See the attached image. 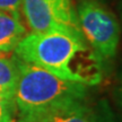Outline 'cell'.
Listing matches in <instances>:
<instances>
[{
    "label": "cell",
    "mask_w": 122,
    "mask_h": 122,
    "mask_svg": "<svg viewBox=\"0 0 122 122\" xmlns=\"http://www.w3.org/2000/svg\"><path fill=\"white\" fill-rule=\"evenodd\" d=\"M23 0H0V10L19 14Z\"/></svg>",
    "instance_id": "9c48e42d"
},
{
    "label": "cell",
    "mask_w": 122,
    "mask_h": 122,
    "mask_svg": "<svg viewBox=\"0 0 122 122\" xmlns=\"http://www.w3.org/2000/svg\"><path fill=\"white\" fill-rule=\"evenodd\" d=\"M14 53L19 60L65 80L87 87L102 80L103 60L79 32H30L19 42Z\"/></svg>",
    "instance_id": "6da1fadb"
},
{
    "label": "cell",
    "mask_w": 122,
    "mask_h": 122,
    "mask_svg": "<svg viewBox=\"0 0 122 122\" xmlns=\"http://www.w3.org/2000/svg\"><path fill=\"white\" fill-rule=\"evenodd\" d=\"M80 33L102 60L117 54L120 25L117 17L95 0H83L77 7Z\"/></svg>",
    "instance_id": "3957f363"
},
{
    "label": "cell",
    "mask_w": 122,
    "mask_h": 122,
    "mask_svg": "<svg viewBox=\"0 0 122 122\" xmlns=\"http://www.w3.org/2000/svg\"><path fill=\"white\" fill-rule=\"evenodd\" d=\"M18 122H39V121L35 120V119H19Z\"/></svg>",
    "instance_id": "8fae6325"
},
{
    "label": "cell",
    "mask_w": 122,
    "mask_h": 122,
    "mask_svg": "<svg viewBox=\"0 0 122 122\" xmlns=\"http://www.w3.org/2000/svg\"><path fill=\"white\" fill-rule=\"evenodd\" d=\"M18 79L19 69L16 57L10 58L6 53H0V96L15 110V94Z\"/></svg>",
    "instance_id": "8992f818"
},
{
    "label": "cell",
    "mask_w": 122,
    "mask_h": 122,
    "mask_svg": "<svg viewBox=\"0 0 122 122\" xmlns=\"http://www.w3.org/2000/svg\"><path fill=\"white\" fill-rule=\"evenodd\" d=\"M117 97H118V103L122 109V71L120 75V80H119V86L117 89Z\"/></svg>",
    "instance_id": "30bf717a"
},
{
    "label": "cell",
    "mask_w": 122,
    "mask_h": 122,
    "mask_svg": "<svg viewBox=\"0 0 122 122\" xmlns=\"http://www.w3.org/2000/svg\"><path fill=\"white\" fill-rule=\"evenodd\" d=\"M23 15L30 32H79L77 10L72 0H23Z\"/></svg>",
    "instance_id": "277c9868"
},
{
    "label": "cell",
    "mask_w": 122,
    "mask_h": 122,
    "mask_svg": "<svg viewBox=\"0 0 122 122\" xmlns=\"http://www.w3.org/2000/svg\"><path fill=\"white\" fill-rule=\"evenodd\" d=\"M26 34L19 14L0 10V53L14 52Z\"/></svg>",
    "instance_id": "5b68a950"
},
{
    "label": "cell",
    "mask_w": 122,
    "mask_h": 122,
    "mask_svg": "<svg viewBox=\"0 0 122 122\" xmlns=\"http://www.w3.org/2000/svg\"><path fill=\"white\" fill-rule=\"evenodd\" d=\"M35 120L39 122H104L95 110L86 105L85 102L70 105Z\"/></svg>",
    "instance_id": "52a82bcc"
},
{
    "label": "cell",
    "mask_w": 122,
    "mask_h": 122,
    "mask_svg": "<svg viewBox=\"0 0 122 122\" xmlns=\"http://www.w3.org/2000/svg\"><path fill=\"white\" fill-rule=\"evenodd\" d=\"M14 113L15 109L0 96V122H14Z\"/></svg>",
    "instance_id": "ba28073f"
},
{
    "label": "cell",
    "mask_w": 122,
    "mask_h": 122,
    "mask_svg": "<svg viewBox=\"0 0 122 122\" xmlns=\"http://www.w3.org/2000/svg\"><path fill=\"white\" fill-rule=\"evenodd\" d=\"M121 16H122V7H121Z\"/></svg>",
    "instance_id": "7c38bea8"
},
{
    "label": "cell",
    "mask_w": 122,
    "mask_h": 122,
    "mask_svg": "<svg viewBox=\"0 0 122 122\" xmlns=\"http://www.w3.org/2000/svg\"><path fill=\"white\" fill-rule=\"evenodd\" d=\"M15 107L19 119H40L70 105L85 102L88 87L59 78L40 67L19 60Z\"/></svg>",
    "instance_id": "7a4b0ae2"
}]
</instances>
